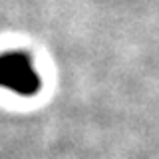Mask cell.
<instances>
[{
    "label": "cell",
    "mask_w": 159,
    "mask_h": 159,
    "mask_svg": "<svg viewBox=\"0 0 159 159\" xmlns=\"http://www.w3.org/2000/svg\"><path fill=\"white\" fill-rule=\"evenodd\" d=\"M0 86L22 96H32L40 88V78L24 54L10 52L0 56Z\"/></svg>",
    "instance_id": "6da1fadb"
}]
</instances>
